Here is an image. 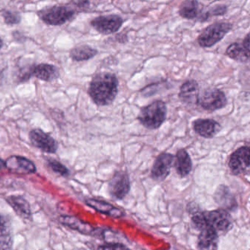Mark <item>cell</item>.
I'll return each instance as SVG.
<instances>
[{
	"mask_svg": "<svg viewBox=\"0 0 250 250\" xmlns=\"http://www.w3.org/2000/svg\"><path fill=\"white\" fill-rule=\"evenodd\" d=\"M98 51L89 45H80L73 48L70 52V57L76 62L87 61L93 58Z\"/></svg>",
	"mask_w": 250,
	"mask_h": 250,
	"instance_id": "cell-23",
	"label": "cell"
},
{
	"mask_svg": "<svg viewBox=\"0 0 250 250\" xmlns=\"http://www.w3.org/2000/svg\"><path fill=\"white\" fill-rule=\"evenodd\" d=\"M219 234L212 228L206 227L201 230L198 236V247L200 250H217Z\"/></svg>",
	"mask_w": 250,
	"mask_h": 250,
	"instance_id": "cell-16",
	"label": "cell"
},
{
	"mask_svg": "<svg viewBox=\"0 0 250 250\" xmlns=\"http://www.w3.org/2000/svg\"><path fill=\"white\" fill-rule=\"evenodd\" d=\"M131 189L130 178L126 171H117L109 183V191L113 198L123 200Z\"/></svg>",
	"mask_w": 250,
	"mask_h": 250,
	"instance_id": "cell-7",
	"label": "cell"
},
{
	"mask_svg": "<svg viewBox=\"0 0 250 250\" xmlns=\"http://www.w3.org/2000/svg\"><path fill=\"white\" fill-rule=\"evenodd\" d=\"M6 201L13 208L15 212L23 219H29L32 215L30 205L28 201L19 195H11L7 197Z\"/></svg>",
	"mask_w": 250,
	"mask_h": 250,
	"instance_id": "cell-21",
	"label": "cell"
},
{
	"mask_svg": "<svg viewBox=\"0 0 250 250\" xmlns=\"http://www.w3.org/2000/svg\"><path fill=\"white\" fill-rule=\"evenodd\" d=\"M194 130L200 136L212 138L221 130V125L211 119H199L193 123Z\"/></svg>",
	"mask_w": 250,
	"mask_h": 250,
	"instance_id": "cell-13",
	"label": "cell"
},
{
	"mask_svg": "<svg viewBox=\"0 0 250 250\" xmlns=\"http://www.w3.org/2000/svg\"><path fill=\"white\" fill-rule=\"evenodd\" d=\"M4 164L9 171L16 174H32L35 173L37 170L33 162L22 156H10L4 161Z\"/></svg>",
	"mask_w": 250,
	"mask_h": 250,
	"instance_id": "cell-12",
	"label": "cell"
},
{
	"mask_svg": "<svg viewBox=\"0 0 250 250\" xmlns=\"http://www.w3.org/2000/svg\"><path fill=\"white\" fill-rule=\"evenodd\" d=\"M227 104L226 94L217 88L205 89L199 96L198 102L204 110L211 112L225 108Z\"/></svg>",
	"mask_w": 250,
	"mask_h": 250,
	"instance_id": "cell-6",
	"label": "cell"
},
{
	"mask_svg": "<svg viewBox=\"0 0 250 250\" xmlns=\"http://www.w3.org/2000/svg\"><path fill=\"white\" fill-rule=\"evenodd\" d=\"M1 16L7 24L14 25L20 23L21 16L17 13H13L10 10H4L1 13Z\"/></svg>",
	"mask_w": 250,
	"mask_h": 250,
	"instance_id": "cell-26",
	"label": "cell"
},
{
	"mask_svg": "<svg viewBox=\"0 0 250 250\" xmlns=\"http://www.w3.org/2000/svg\"><path fill=\"white\" fill-rule=\"evenodd\" d=\"M216 202L223 207V209L233 210L237 207L236 200L230 189L225 185H220L217 188V192L214 195Z\"/></svg>",
	"mask_w": 250,
	"mask_h": 250,
	"instance_id": "cell-20",
	"label": "cell"
},
{
	"mask_svg": "<svg viewBox=\"0 0 250 250\" xmlns=\"http://www.w3.org/2000/svg\"><path fill=\"white\" fill-rule=\"evenodd\" d=\"M207 227L212 228L217 233H227L233 228V219L227 210L220 208L204 211Z\"/></svg>",
	"mask_w": 250,
	"mask_h": 250,
	"instance_id": "cell-5",
	"label": "cell"
},
{
	"mask_svg": "<svg viewBox=\"0 0 250 250\" xmlns=\"http://www.w3.org/2000/svg\"><path fill=\"white\" fill-rule=\"evenodd\" d=\"M3 46V41L0 38V50H1V48H2Z\"/></svg>",
	"mask_w": 250,
	"mask_h": 250,
	"instance_id": "cell-33",
	"label": "cell"
},
{
	"mask_svg": "<svg viewBox=\"0 0 250 250\" xmlns=\"http://www.w3.org/2000/svg\"><path fill=\"white\" fill-rule=\"evenodd\" d=\"M4 167H5V164H4V160H1V159H0V170H1V169L4 168Z\"/></svg>",
	"mask_w": 250,
	"mask_h": 250,
	"instance_id": "cell-31",
	"label": "cell"
},
{
	"mask_svg": "<svg viewBox=\"0 0 250 250\" xmlns=\"http://www.w3.org/2000/svg\"><path fill=\"white\" fill-rule=\"evenodd\" d=\"M233 25L230 23H213L206 28L198 38V43L203 48H210L214 46L217 42L224 38V37L231 30Z\"/></svg>",
	"mask_w": 250,
	"mask_h": 250,
	"instance_id": "cell-4",
	"label": "cell"
},
{
	"mask_svg": "<svg viewBox=\"0 0 250 250\" xmlns=\"http://www.w3.org/2000/svg\"><path fill=\"white\" fill-rule=\"evenodd\" d=\"M13 241L10 235L0 236V250H12Z\"/></svg>",
	"mask_w": 250,
	"mask_h": 250,
	"instance_id": "cell-28",
	"label": "cell"
},
{
	"mask_svg": "<svg viewBox=\"0 0 250 250\" xmlns=\"http://www.w3.org/2000/svg\"><path fill=\"white\" fill-rule=\"evenodd\" d=\"M179 99L187 105L198 104L199 98V84L195 80H188L182 85L179 94Z\"/></svg>",
	"mask_w": 250,
	"mask_h": 250,
	"instance_id": "cell-15",
	"label": "cell"
},
{
	"mask_svg": "<svg viewBox=\"0 0 250 250\" xmlns=\"http://www.w3.org/2000/svg\"><path fill=\"white\" fill-rule=\"evenodd\" d=\"M3 79V73L0 70V83H1V81Z\"/></svg>",
	"mask_w": 250,
	"mask_h": 250,
	"instance_id": "cell-32",
	"label": "cell"
},
{
	"mask_svg": "<svg viewBox=\"0 0 250 250\" xmlns=\"http://www.w3.org/2000/svg\"><path fill=\"white\" fill-rule=\"evenodd\" d=\"M31 75L39 80L50 82L59 77V70L52 64L43 63L31 67Z\"/></svg>",
	"mask_w": 250,
	"mask_h": 250,
	"instance_id": "cell-18",
	"label": "cell"
},
{
	"mask_svg": "<svg viewBox=\"0 0 250 250\" xmlns=\"http://www.w3.org/2000/svg\"><path fill=\"white\" fill-rule=\"evenodd\" d=\"M48 167L54 172V173H58L60 176L67 177L70 175L68 169L62 164L60 162L56 160H49L48 161Z\"/></svg>",
	"mask_w": 250,
	"mask_h": 250,
	"instance_id": "cell-25",
	"label": "cell"
},
{
	"mask_svg": "<svg viewBox=\"0 0 250 250\" xmlns=\"http://www.w3.org/2000/svg\"><path fill=\"white\" fill-rule=\"evenodd\" d=\"M199 4L197 0H185L180 7L179 14L184 19H192L198 16Z\"/></svg>",
	"mask_w": 250,
	"mask_h": 250,
	"instance_id": "cell-24",
	"label": "cell"
},
{
	"mask_svg": "<svg viewBox=\"0 0 250 250\" xmlns=\"http://www.w3.org/2000/svg\"><path fill=\"white\" fill-rule=\"evenodd\" d=\"M167 108L162 101H156L141 109L137 120L147 129H159L167 119Z\"/></svg>",
	"mask_w": 250,
	"mask_h": 250,
	"instance_id": "cell-2",
	"label": "cell"
},
{
	"mask_svg": "<svg viewBox=\"0 0 250 250\" xmlns=\"http://www.w3.org/2000/svg\"><path fill=\"white\" fill-rule=\"evenodd\" d=\"M60 221L64 226L70 227L73 230H77L82 234H91L95 231V229L88 223L82 221L79 219L70 216H62Z\"/></svg>",
	"mask_w": 250,
	"mask_h": 250,
	"instance_id": "cell-22",
	"label": "cell"
},
{
	"mask_svg": "<svg viewBox=\"0 0 250 250\" xmlns=\"http://www.w3.org/2000/svg\"><path fill=\"white\" fill-rule=\"evenodd\" d=\"M175 167L178 174L182 178L186 177L192 171V159L184 148H181L176 153Z\"/></svg>",
	"mask_w": 250,
	"mask_h": 250,
	"instance_id": "cell-19",
	"label": "cell"
},
{
	"mask_svg": "<svg viewBox=\"0 0 250 250\" xmlns=\"http://www.w3.org/2000/svg\"><path fill=\"white\" fill-rule=\"evenodd\" d=\"M31 144L41 151L48 154H54L58 149V144L51 135L41 129H34L29 132Z\"/></svg>",
	"mask_w": 250,
	"mask_h": 250,
	"instance_id": "cell-8",
	"label": "cell"
},
{
	"mask_svg": "<svg viewBox=\"0 0 250 250\" xmlns=\"http://www.w3.org/2000/svg\"><path fill=\"white\" fill-rule=\"evenodd\" d=\"M86 204L98 212L110 216L113 218H120L125 215V211L123 209L117 208L113 204H109L106 201L91 198V199L87 200Z\"/></svg>",
	"mask_w": 250,
	"mask_h": 250,
	"instance_id": "cell-17",
	"label": "cell"
},
{
	"mask_svg": "<svg viewBox=\"0 0 250 250\" xmlns=\"http://www.w3.org/2000/svg\"><path fill=\"white\" fill-rule=\"evenodd\" d=\"M97 250H131L121 244H108L100 246Z\"/></svg>",
	"mask_w": 250,
	"mask_h": 250,
	"instance_id": "cell-29",
	"label": "cell"
},
{
	"mask_svg": "<svg viewBox=\"0 0 250 250\" xmlns=\"http://www.w3.org/2000/svg\"><path fill=\"white\" fill-rule=\"evenodd\" d=\"M10 223L7 217L0 214V236L10 235Z\"/></svg>",
	"mask_w": 250,
	"mask_h": 250,
	"instance_id": "cell-27",
	"label": "cell"
},
{
	"mask_svg": "<svg viewBox=\"0 0 250 250\" xmlns=\"http://www.w3.org/2000/svg\"><path fill=\"white\" fill-rule=\"evenodd\" d=\"M174 156L170 153H161L156 158L151 169V177L157 182H162L170 174L174 163Z\"/></svg>",
	"mask_w": 250,
	"mask_h": 250,
	"instance_id": "cell-10",
	"label": "cell"
},
{
	"mask_svg": "<svg viewBox=\"0 0 250 250\" xmlns=\"http://www.w3.org/2000/svg\"><path fill=\"white\" fill-rule=\"evenodd\" d=\"M118 80L115 74L100 73L95 75L90 83L88 94L98 106L111 105L118 94Z\"/></svg>",
	"mask_w": 250,
	"mask_h": 250,
	"instance_id": "cell-1",
	"label": "cell"
},
{
	"mask_svg": "<svg viewBox=\"0 0 250 250\" xmlns=\"http://www.w3.org/2000/svg\"><path fill=\"white\" fill-rule=\"evenodd\" d=\"M226 55L235 61L248 62L250 60V35L242 42L232 43L226 50Z\"/></svg>",
	"mask_w": 250,
	"mask_h": 250,
	"instance_id": "cell-14",
	"label": "cell"
},
{
	"mask_svg": "<svg viewBox=\"0 0 250 250\" xmlns=\"http://www.w3.org/2000/svg\"><path fill=\"white\" fill-rule=\"evenodd\" d=\"M250 152L249 146H242L230 155L228 166L232 174L235 176L245 173L250 167Z\"/></svg>",
	"mask_w": 250,
	"mask_h": 250,
	"instance_id": "cell-9",
	"label": "cell"
},
{
	"mask_svg": "<svg viewBox=\"0 0 250 250\" xmlns=\"http://www.w3.org/2000/svg\"><path fill=\"white\" fill-rule=\"evenodd\" d=\"M123 19L117 15L99 16L91 21L92 27L103 35H110L117 32L123 25Z\"/></svg>",
	"mask_w": 250,
	"mask_h": 250,
	"instance_id": "cell-11",
	"label": "cell"
},
{
	"mask_svg": "<svg viewBox=\"0 0 250 250\" xmlns=\"http://www.w3.org/2000/svg\"><path fill=\"white\" fill-rule=\"evenodd\" d=\"M226 6H217V7H214L211 11L208 12V13H212L214 16H220V15L225 14L226 13Z\"/></svg>",
	"mask_w": 250,
	"mask_h": 250,
	"instance_id": "cell-30",
	"label": "cell"
},
{
	"mask_svg": "<svg viewBox=\"0 0 250 250\" xmlns=\"http://www.w3.org/2000/svg\"><path fill=\"white\" fill-rule=\"evenodd\" d=\"M38 14L44 23L51 26H59L71 20L75 11L66 6L56 5L43 9Z\"/></svg>",
	"mask_w": 250,
	"mask_h": 250,
	"instance_id": "cell-3",
	"label": "cell"
}]
</instances>
